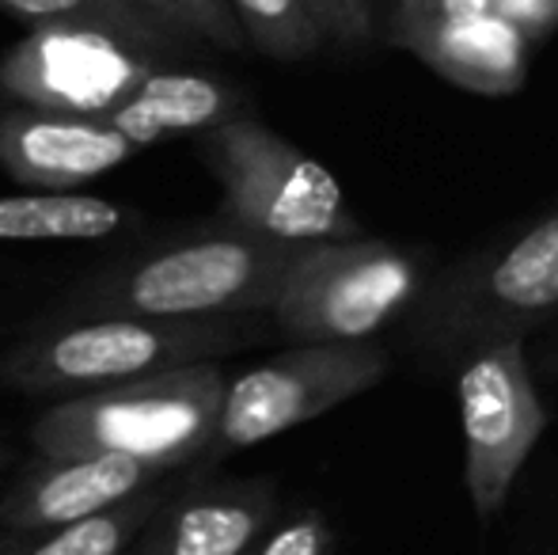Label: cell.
Wrapping results in <instances>:
<instances>
[{
  "label": "cell",
  "mask_w": 558,
  "mask_h": 555,
  "mask_svg": "<svg viewBox=\"0 0 558 555\" xmlns=\"http://www.w3.org/2000/svg\"><path fill=\"white\" fill-rule=\"evenodd\" d=\"M304 244L206 225L179 240L107 263L76 281L53 312L58 324L96 316H266Z\"/></svg>",
  "instance_id": "cell-1"
},
{
  "label": "cell",
  "mask_w": 558,
  "mask_h": 555,
  "mask_svg": "<svg viewBox=\"0 0 558 555\" xmlns=\"http://www.w3.org/2000/svg\"><path fill=\"white\" fill-rule=\"evenodd\" d=\"M270 335V316H96L65 324L50 319L0 350V388L69 400L153 373L221 362Z\"/></svg>",
  "instance_id": "cell-2"
},
{
  "label": "cell",
  "mask_w": 558,
  "mask_h": 555,
  "mask_svg": "<svg viewBox=\"0 0 558 555\" xmlns=\"http://www.w3.org/2000/svg\"><path fill=\"white\" fill-rule=\"evenodd\" d=\"M558 312V206L509 240L429 278L403 316V339L434 365H460L498 342L529 339Z\"/></svg>",
  "instance_id": "cell-3"
},
{
  "label": "cell",
  "mask_w": 558,
  "mask_h": 555,
  "mask_svg": "<svg viewBox=\"0 0 558 555\" xmlns=\"http://www.w3.org/2000/svg\"><path fill=\"white\" fill-rule=\"evenodd\" d=\"M225 385L221 362H198L53 400L31 422V449L38 457H133L191 472L209 449Z\"/></svg>",
  "instance_id": "cell-4"
},
{
  "label": "cell",
  "mask_w": 558,
  "mask_h": 555,
  "mask_svg": "<svg viewBox=\"0 0 558 555\" xmlns=\"http://www.w3.org/2000/svg\"><path fill=\"white\" fill-rule=\"evenodd\" d=\"M198 156L221 186L214 221L225 229L278 244L365 237L331 171L255 114H232L198 134Z\"/></svg>",
  "instance_id": "cell-5"
},
{
  "label": "cell",
  "mask_w": 558,
  "mask_h": 555,
  "mask_svg": "<svg viewBox=\"0 0 558 555\" xmlns=\"http://www.w3.org/2000/svg\"><path fill=\"white\" fill-rule=\"evenodd\" d=\"M434 278L422 248L376 237L304 244L274 301L270 327L293 347L365 342L418 304Z\"/></svg>",
  "instance_id": "cell-6"
},
{
  "label": "cell",
  "mask_w": 558,
  "mask_h": 555,
  "mask_svg": "<svg viewBox=\"0 0 558 555\" xmlns=\"http://www.w3.org/2000/svg\"><path fill=\"white\" fill-rule=\"evenodd\" d=\"M391 370V354L376 339L365 342H308L266 358L225 385L202 472L217 460L263 445L270 437L327 415L338 403L357 400L376 388Z\"/></svg>",
  "instance_id": "cell-7"
},
{
  "label": "cell",
  "mask_w": 558,
  "mask_h": 555,
  "mask_svg": "<svg viewBox=\"0 0 558 555\" xmlns=\"http://www.w3.org/2000/svg\"><path fill=\"white\" fill-rule=\"evenodd\" d=\"M456 400L471 510L490 521L547 430V408L524 342H498L463 358L456 365Z\"/></svg>",
  "instance_id": "cell-8"
},
{
  "label": "cell",
  "mask_w": 558,
  "mask_h": 555,
  "mask_svg": "<svg viewBox=\"0 0 558 555\" xmlns=\"http://www.w3.org/2000/svg\"><path fill=\"white\" fill-rule=\"evenodd\" d=\"M168 61L107 31L35 27L0 53V96L43 114L107 119Z\"/></svg>",
  "instance_id": "cell-9"
},
{
  "label": "cell",
  "mask_w": 558,
  "mask_h": 555,
  "mask_svg": "<svg viewBox=\"0 0 558 555\" xmlns=\"http://www.w3.org/2000/svg\"><path fill=\"white\" fill-rule=\"evenodd\" d=\"M384 38L471 92H513L529 69V43L498 15V0H396Z\"/></svg>",
  "instance_id": "cell-10"
},
{
  "label": "cell",
  "mask_w": 558,
  "mask_h": 555,
  "mask_svg": "<svg viewBox=\"0 0 558 555\" xmlns=\"http://www.w3.org/2000/svg\"><path fill=\"white\" fill-rule=\"evenodd\" d=\"M274 521L278 487L270 480H221L191 468L145 521L133 555H251Z\"/></svg>",
  "instance_id": "cell-11"
},
{
  "label": "cell",
  "mask_w": 558,
  "mask_h": 555,
  "mask_svg": "<svg viewBox=\"0 0 558 555\" xmlns=\"http://www.w3.org/2000/svg\"><path fill=\"white\" fill-rule=\"evenodd\" d=\"M141 153L145 148L107 119L27 107L0 111V171L23 191H81Z\"/></svg>",
  "instance_id": "cell-12"
},
{
  "label": "cell",
  "mask_w": 558,
  "mask_h": 555,
  "mask_svg": "<svg viewBox=\"0 0 558 555\" xmlns=\"http://www.w3.org/2000/svg\"><path fill=\"white\" fill-rule=\"evenodd\" d=\"M171 468L133 457H31L0 487V529H61L107 514L171 480Z\"/></svg>",
  "instance_id": "cell-13"
},
{
  "label": "cell",
  "mask_w": 558,
  "mask_h": 555,
  "mask_svg": "<svg viewBox=\"0 0 558 555\" xmlns=\"http://www.w3.org/2000/svg\"><path fill=\"white\" fill-rule=\"evenodd\" d=\"M141 214L125 202L84 191L0 194V244H92L137 229Z\"/></svg>",
  "instance_id": "cell-14"
},
{
  "label": "cell",
  "mask_w": 558,
  "mask_h": 555,
  "mask_svg": "<svg viewBox=\"0 0 558 555\" xmlns=\"http://www.w3.org/2000/svg\"><path fill=\"white\" fill-rule=\"evenodd\" d=\"M168 495V480L133 495L130 503L96 514L88 521L61 529H0V555H130L137 533L160 498Z\"/></svg>",
  "instance_id": "cell-15"
},
{
  "label": "cell",
  "mask_w": 558,
  "mask_h": 555,
  "mask_svg": "<svg viewBox=\"0 0 558 555\" xmlns=\"http://www.w3.org/2000/svg\"><path fill=\"white\" fill-rule=\"evenodd\" d=\"M0 12L15 15L20 23L35 27H84V31H107L133 46L160 53L163 61L179 58L186 43H179L163 23L148 20V15L122 8L114 0H0Z\"/></svg>",
  "instance_id": "cell-16"
},
{
  "label": "cell",
  "mask_w": 558,
  "mask_h": 555,
  "mask_svg": "<svg viewBox=\"0 0 558 555\" xmlns=\"http://www.w3.org/2000/svg\"><path fill=\"white\" fill-rule=\"evenodd\" d=\"M240 23L247 50L274 61H304L324 46V35L301 0H225Z\"/></svg>",
  "instance_id": "cell-17"
},
{
  "label": "cell",
  "mask_w": 558,
  "mask_h": 555,
  "mask_svg": "<svg viewBox=\"0 0 558 555\" xmlns=\"http://www.w3.org/2000/svg\"><path fill=\"white\" fill-rule=\"evenodd\" d=\"M145 4L179 43H209L228 53L247 50V38L225 0H145Z\"/></svg>",
  "instance_id": "cell-18"
},
{
  "label": "cell",
  "mask_w": 558,
  "mask_h": 555,
  "mask_svg": "<svg viewBox=\"0 0 558 555\" xmlns=\"http://www.w3.org/2000/svg\"><path fill=\"white\" fill-rule=\"evenodd\" d=\"M301 8L312 15L324 43L345 46V50L368 46L380 35L373 0H301Z\"/></svg>",
  "instance_id": "cell-19"
},
{
  "label": "cell",
  "mask_w": 558,
  "mask_h": 555,
  "mask_svg": "<svg viewBox=\"0 0 558 555\" xmlns=\"http://www.w3.org/2000/svg\"><path fill=\"white\" fill-rule=\"evenodd\" d=\"M331 521L319 510H301L281 526L266 529V536L251 548V555H331Z\"/></svg>",
  "instance_id": "cell-20"
},
{
  "label": "cell",
  "mask_w": 558,
  "mask_h": 555,
  "mask_svg": "<svg viewBox=\"0 0 558 555\" xmlns=\"http://www.w3.org/2000/svg\"><path fill=\"white\" fill-rule=\"evenodd\" d=\"M498 15L532 46L558 23V0H498Z\"/></svg>",
  "instance_id": "cell-21"
},
{
  "label": "cell",
  "mask_w": 558,
  "mask_h": 555,
  "mask_svg": "<svg viewBox=\"0 0 558 555\" xmlns=\"http://www.w3.org/2000/svg\"><path fill=\"white\" fill-rule=\"evenodd\" d=\"M539 370H544L547 377H558V335L544 347V354H539Z\"/></svg>",
  "instance_id": "cell-22"
},
{
  "label": "cell",
  "mask_w": 558,
  "mask_h": 555,
  "mask_svg": "<svg viewBox=\"0 0 558 555\" xmlns=\"http://www.w3.org/2000/svg\"><path fill=\"white\" fill-rule=\"evenodd\" d=\"M12 468V445L0 437V487H4V472Z\"/></svg>",
  "instance_id": "cell-23"
},
{
  "label": "cell",
  "mask_w": 558,
  "mask_h": 555,
  "mask_svg": "<svg viewBox=\"0 0 558 555\" xmlns=\"http://www.w3.org/2000/svg\"><path fill=\"white\" fill-rule=\"evenodd\" d=\"M114 4H122V8H133V12L148 15V20H156V15H153V8H148L145 0H114ZM156 23H160V20H156Z\"/></svg>",
  "instance_id": "cell-24"
}]
</instances>
